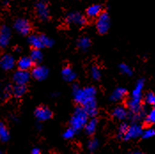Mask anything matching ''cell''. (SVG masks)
Masks as SVG:
<instances>
[{"label":"cell","instance_id":"5bb4252c","mask_svg":"<svg viewBox=\"0 0 155 154\" xmlns=\"http://www.w3.org/2000/svg\"><path fill=\"white\" fill-rule=\"evenodd\" d=\"M33 61L29 57H21V59L18 60L17 62V66L19 67V70H22V71H28L30 68H32L33 67Z\"/></svg>","mask_w":155,"mask_h":154},{"label":"cell","instance_id":"44dd1931","mask_svg":"<svg viewBox=\"0 0 155 154\" xmlns=\"http://www.w3.org/2000/svg\"><path fill=\"white\" fill-rule=\"evenodd\" d=\"M26 86L25 85H19V84H15L12 89V92L14 97H21L26 93Z\"/></svg>","mask_w":155,"mask_h":154},{"label":"cell","instance_id":"ac0fdd59","mask_svg":"<svg viewBox=\"0 0 155 154\" xmlns=\"http://www.w3.org/2000/svg\"><path fill=\"white\" fill-rule=\"evenodd\" d=\"M28 43L29 44L34 48L40 50L42 48H44V44L42 43V39H41V35L37 36V35H31L28 37Z\"/></svg>","mask_w":155,"mask_h":154},{"label":"cell","instance_id":"484cf974","mask_svg":"<svg viewBox=\"0 0 155 154\" xmlns=\"http://www.w3.org/2000/svg\"><path fill=\"white\" fill-rule=\"evenodd\" d=\"M142 136L144 139H150L152 137L155 136V129L153 128H148L146 129L143 130V134Z\"/></svg>","mask_w":155,"mask_h":154},{"label":"cell","instance_id":"3957f363","mask_svg":"<svg viewBox=\"0 0 155 154\" xmlns=\"http://www.w3.org/2000/svg\"><path fill=\"white\" fill-rule=\"evenodd\" d=\"M88 117L89 116L85 112L84 107H77L70 120V125L72 129L76 131L84 128V126L88 121Z\"/></svg>","mask_w":155,"mask_h":154},{"label":"cell","instance_id":"5b68a950","mask_svg":"<svg viewBox=\"0 0 155 154\" xmlns=\"http://www.w3.org/2000/svg\"><path fill=\"white\" fill-rule=\"evenodd\" d=\"M142 134H143V128L140 125L132 124L131 126H129L126 133L122 136V139H124L125 141L136 139L142 136Z\"/></svg>","mask_w":155,"mask_h":154},{"label":"cell","instance_id":"277c9868","mask_svg":"<svg viewBox=\"0 0 155 154\" xmlns=\"http://www.w3.org/2000/svg\"><path fill=\"white\" fill-rule=\"evenodd\" d=\"M110 25H111V21H110V17L108 13L102 12L97 16V22H96V28L98 33L102 35L107 33V31L110 28Z\"/></svg>","mask_w":155,"mask_h":154},{"label":"cell","instance_id":"d6a6232c","mask_svg":"<svg viewBox=\"0 0 155 154\" xmlns=\"http://www.w3.org/2000/svg\"><path fill=\"white\" fill-rule=\"evenodd\" d=\"M74 134H75V130L74 129H72V128H69V129H68L67 130L64 132L63 136L66 139H71L72 137H74Z\"/></svg>","mask_w":155,"mask_h":154},{"label":"cell","instance_id":"603a6c76","mask_svg":"<svg viewBox=\"0 0 155 154\" xmlns=\"http://www.w3.org/2000/svg\"><path fill=\"white\" fill-rule=\"evenodd\" d=\"M9 137H10V134L8 129L3 123H0V140L5 142L9 139Z\"/></svg>","mask_w":155,"mask_h":154},{"label":"cell","instance_id":"9c48e42d","mask_svg":"<svg viewBox=\"0 0 155 154\" xmlns=\"http://www.w3.org/2000/svg\"><path fill=\"white\" fill-rule=\"evenodd\" d=\"M67 21L69 24L74 25H78V26H83L86 22V19L83 14L80 12H73L68 14L67 16Z\"/></svg>","mask_w":155,"mask_h":154},{"label":"cell","instance_id":"ba28073f","mask_svg":"<svg viewBox=\"0 0 155 154\" xmlns=\"http://www.w3.org/2000/svg\"><path fill=\"white\" fill-rule=\"evenodd\" d=\"M11 29L9 27L4 25L0 28V47L5 48L11 40Z\"/></svg>","mask_w":155,"mask_h":154},{"label":"cell","instance_id":"52a82bcc","mask_svg":"<svg viewBox=\"0 0 155 154\" xmlns=\"http://www.w3.org/2000/svg\"><path fill=\"white\" fill-rule=\"evenodd\" d=\"M36 12L39 19H41L42 21L48 20L50 16V12L47 4L44 0H41L36 4Z\"/></svg>","mask_w":155,"mask_h":154},{"label":"cell","instance_id":"cb8c5ba5","mask_svg":"<svg viewBox=\"0 0 155 154\" xmlns=\"http://www.w3.org/2000/svg\"><path fill=\"white\" fill-rule=\"evenodd\" d=\"M77 45H78L79 49L85 51V50H87L88 48L91 46V40H90L88 37H86V36L81 37V38L78 40Z\"/></svg>","mask_w":155,"mask_h":154},{"label":"cell","instance_id":"f1b7e54d","mask_svg":"<svg viewBox=\"0 0 155 154\" xmlns=\"http://www.w3.org/2000/svg\"><path fill=\"white\" fill-rule=\"evenodd\" d=\"M144 100H145L146 104L151 105V106H155V94L153 92H148L145 95Z\"/></svg>","mask_w":155,"mask_h":154},{"label":"cell","instance_id":"d590c367","mask_svg":"<svg viewBox=\"0 0 155 154\" xmlns=\"http://www.w3.org/2000/svg\"></svg>","mask_w":155,"mask_h":154},{"label":"cell","instance_id":"ffe728a7","mask_svg":"<svg viewBox=\"0 0 155 154\" xmlns=\"http://www.w3.org/2000/svg\"><path fill=\"white\" fill-rule=\"evenodd\" d=\"M97 121L95 118H92L91 120H88L86 125L84 126V130L86 132V134L93 135L97 129Z\"/></svg>","mask_w":155,"mask_h":154},{"label":"cell","instance_id":"4316f807","mask_svg":"<svg viewBox=\"0 0 155 154\" xmlns=\"http://www.w3.org/2000/svg\"><path fill=\"white\" fill-rule=\"evenodd\" d=\"M91 77L94 80H99L100 77H101V71H100V69L97 66H94V67H91Z\"/></svg>","mask_w":155,"mask_h":154},{"label":"cell","instance_id":"e0dca14e","mask_svg":"<svg viewBox=\"0 0 155 154\" xmlns=\"http://www.w3.org/2000/svg\"><path fill=\"white\" fill-rule=\"evenodd\" d=\"M102 12V6L100 5H92L86 10V14L90 18L97 17Z\"/></svg>","mask_w":155,"mask_h":154},{"label":"cell","instance_id":"e575fe53","mask_svg":"<svg viewBox=\"0 0 155 154\" xmlns=\"http://www.w3.org/2000/svg\"><path fill=\"white\" fill-rule=\"evenodd\" d=\"M132 154H145V153H143V152H134V153Z\"/></svg>","mask_w":155,"mask_h":154},{"label":"cell","instance_id":"4dcf8cb0","mask_svg":"<svg viewBox=\"0 0 155 154\" xmlns=\"http://www.w3.org/2000/svg\"><path fill=\"white\" fill-rule=\"evenodd\" d=\"M98 144H99L98 140L97 138H92L88 143V148L91 151H95L96 149L98 147Z\"/></svg>","mask_w":155,"mask_h":154},{"label":"cell","instance_id":"83f0119b","mask_svg":"<svg viewBox=\"0 0 155 154\" xmlns=\"http://www.w3.org/2000/svg\"><path fill=\"white\" fill-rule=\"evenodd\" d=\"M145 121L148 124H155V108L151 110L147 113V115L145 117Z\"/></svg>","mask_w":155,"mask_h":154},{"label":"cell","instance_id":"1f68e13d","mask_svg":"<svg viewBox=\"0 0 155 154\" xmlns=\"http://www.w3.org/2000/svg\"><path fill=\"white\" fill-rule=\"evenodd\" d=\"M128 128H129V126H128L127 123H121V124L120 125L119 129H118V136H119V137L122 138V136H123L124 134L126 133Z\"/></svg>","mask_w":155,"mask_h":154},{"label":"cell","instance_id":"8fae6325","mask_svg":"<svg viewBox=\"0 0 155 154\" xmlns=\"http://www.w3.org/2000/svg\"><path fill=\"white\" fill-rule=\"evenodd\" d=\"M48 74H49L48 68L44 66H36L32 69L31 72V75L37 81H43L46 79Z\"/></svg>","mask_w":155,"mask_h":154},{"label":"cell","instance_id":"8992f818","mask_svg":"<svg viewBox=\"0 0 155 154\" xmlns=\"http://www.w3.org/2000/svg\"><path fill=\"white\" fill-rule=\"evenodd\" d=\"M14 29L22 36H27L31 30V25L26 19H18L13 24Z\"/></svg>","mask_w":155,"mask_h":154},{"label":"cell","instance_id":"7402d4cb","mask_svg":"<svg viewBox=\"0 0 155 154\" xmlns=\"http://www.w3.org/2000/svg\"><path fill=\"white\" fill-rule=\"evenodd\" d=\"M29 58L33 61V63H40L43 59V53L40 50L33 49L30 52Z\"/></svg>","mask_w":155,"mask_h":154},{"label":"cell","instance_id":"9a60e30c","mask_svg":"<svg viewBox=\"0 0 155 154\" xmlns=\"http://www.w3.org/2000/svg\"><path fill=\"white\" fill-rule=\"evenodd\" d=\"M127 94V90L125 88H121V87H119V88H116L113 93L110 96V99L113 101V102H118V101H120L121 99H123L125 97V96Z\"/></svg>","mask_w":155,"mask_h":154},{"label":"cell","instance_id":"7c38bea8","mask_svg":"<svg viewBox=\"0 0 155 154\" xmlns=\"http://www.w3.org/2000/svg\"><path fill=\"white\" fill-rule=\"evenodd\" d=\"M15 65V59L11 54H4L0 58V67L4 70H11Z\"/></svg>","mask_w":155,"mask_h":154},{"label":"cell","instance_id":"30bf717a","mask_svg":"<svg viewBox=\"0 0 155 154\" xmlns=\"http://www.w3.org/2000/svg\"><path fill=\"white\" fill-rule=\"evenodd\" d=\"M30 74L28 71H22V70H18L14 73L13 74V81L15 84L19 85H26V83H28L30 79Z\"/></svg>","mask_w":155,"mask_h":154},{"label":"cell","instance_id":"2e32d148","mask_svg":"<svg viewBox=\"0 0 155 154\" xmlns=\"http://www.w3.org/2000/svg\"><path fill=\"white\" fill-rule=\"evenodd\" d=\"M129 115V113H128V110L125 108L124 106H116L114 111H113V116L117 120H125V119L128 117Z\"/></svg>","mask_w":155,"mask_h":154},{"label":"cell","instance_id":"7a4b0ae2","mask_svg":"<svg viewBox=\"0 0 155 154\" xmlns=\"http://www.w3.org/2000/svg\"><path fill=\"white\" fill-rule=\"evenodd\" d=\"M143 86H144L143 80L139 79L135 85V88L132 91L130 98L127 102V106L130 112L131 119L133 120H141V118H143V114H144L143 107L141 104Z\"/></svg>","mask_w":155,"mask_h":154},{"label":"cell","instance_id":"4fadbf2b","mask_svg":"<svg viewBox=\"0 0 155 154\" xmlns=\"http://www.w3.org/2000/svg\"><path fill=\"white\" fill-rule=\"evenodd\" d=\"M51 115H52L51 111L46 106L37 107L35 111V116L40 121L47 120L49 119H51Z\"/></svg>","mask_w":155,"mask_h":154},{"label":"cell","instance_id":"836d02e7","mask_svg":"<svg viewBox=\"0 0 155 154\" xmlns=\"http://www.w3.org/2000/svg\"><path fill=\"white\" fill-rule=\"evenodd\" d=\"M31 154H41V152L38 148H34L31 152Z\"/></svg>","mask_w":155,"mask_h":154},{"label":"cell","instance_id":"d4e9b609","mask_svg":"<svg viewBox=\"0 0 155 154\" xmlns=\"http://www.w3.org/2000/svg\"><path fill=\"white\" fill-rule=\"evenodd\" d=\"M120 72L123 74H126V75H131L132 74V69L127 65V64H124V63H121L120 64L119 66Z\"/></svg>","mask_w":155,"mask_h":154},{"label":"cell","instance_id":"f546056e","mask_svg":"<svg viewBox=\"0 0 155 154\" xmlns=\"http://www.w3.org/2000/svg\"><path fill=\"white\" fill-rule=\"evenodd\" d=\"M41 39H42V43L44 44V47H51L53 44V41L50 37H48L47 36L41 35Z\"/></svg>","mask_w":155,"mask_h":154},{"label":"cell","instance_id":"d6986e66","mask_svg":"<svg viewBox=\"0 0 155 154\" xmlns=\"http://www.w3.org/2000/svg\"><path fill=\"white\" fill-rule=\"evenodd\" d=\"M62 76L63 79L67 82H73L75 78H76V74L73 71V69L70 68L69 67H66L62 69Z\"/></svg>","mask_w":155,"mask_h":154},{"label":"cell","instance_id":"6da1fadb","mask_svg":"<svg viewBox=\"0 0 155 154\" xmlns=\"http://www.w3.org/2000/svg\"><path fill=\"white\" fill-rule=\"evenodd\" d=\"M74 99L76 103L84 107L89 117L94 118L97 113V102H96V89L92 86L86 88H80L74 84L73 86Z\"/></svg>","mask_w":155,"mask_h":154}]
</instances>
